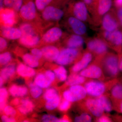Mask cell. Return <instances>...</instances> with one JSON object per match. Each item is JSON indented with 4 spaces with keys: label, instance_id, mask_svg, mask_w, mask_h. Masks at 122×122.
Wrapping results in <instances>:
<instances>
[{
    "label": "cell",
    "instance_id": "cell-1",
    "mask_svg": "<svg viewBox=\"0 0 122 122\" xmlns=\"http://www.w3.org/2000/svg\"><path fill=\"white\" fill-rule=\"evenodd\" d=\"M86 89L79 85L71 86L69 90L63 92V97L70 102H74L81 100L86 97Z\"/></svg>",
    "mask_w": 122,
    "mask_h": 122
},
{
    "label": "cell",
    "instance_id": "cell-2",
    "mask_svg": "<svg viewBox=\"0 0 122 122\" xmlns=\"http://www.w3.org/2000/svg\"><path fill=\"white\" fill-rule=\"evenodd\" d=\"M78 54V51L76 49L68 47L61 51L55 62L60 65H67L73 62Z\"/></svg>",
    "mask_w": 122,
    "mask_h": 122
},
{
    "label": "cell",
    "instance_id": "cell-3",
    "mask_svg": "<svg viewBox=\"0 0 122 122\" xmlns=\"http://www.w3.org/2000/svg\"><path fill=\"white\" fill-rule=\"evenodd\" d=\"M17 22L16 11L6 8L0 9V23L2 27H13Z\"/></svg>",
    "mask_w": 122,
    "mask_h": 122
},
{
    "label": "cell",
    "instance_id": "cell-4",
    "mask_svg": "<svg viewBox=\"0 0 122 122\" xmlns=\"http://www.w3.org/2000/svg\"><path fill=\"white\" fill-rule=\"evenodd\" d=\"M19 14L25 20L31 21L37 17V8L35 2L29 1L22 5L20 9Z\"/></svg>",
    "mask_w": 122,
    "mask_h": 122
},
{
    "label": "cell",
    "instance_id": "cell-5",
    "mask_svg": "<svg viewBox=\"0 0 122 122\" xmlns=\"http://www.w3.org/2000/svg\"><path fill=\"white\" fill-rule=\"evenodd\" d=\"M64 12L62 10L51 5L46 7L42 13V18L47 21L58 20L62 18Z\"/></svg>",
    "mask_w": 122,
    "mask_h": 122
},
{
    "label": "cell",
    "instance_id": "cell-6",
    "mask_svg": "<svg viewBox=\"0 0 122 122\" xmlns=\"http://www.w3.org/2000/svg\"><path fill=\"white\" fill-rule=\"evenodd\" d=\"M41 38L38 33L22 34L18 39L19 43L27 48L34 47L41 41Z\"/></svg>",
    "mask_w": 122,
    "mask_h": 122
},
{
    "label": "cell",
    "instance_id": "cell-7",
    "mask_svg": "<svg viewBox=\"0 0 122 122\" xmlns=\"http://www.w3.org/2000/svg\"><path fill=\"white\" fill-rule=\"evenodd\" d=\"M62 30L58 27L51 28L43 35L41 39L44 42L52 44L58 41L62 35Z\"/></svg>",
    "mask_w": 122,
    "mask_h": 122
},
{
    "label": "cell",
    "instance_id": "cell-8",
    "mask_svg": "<svg viewBox=\"0 0 122 122\" xmlns=\"http://www.w3.org/2000/svg\"><path fill=\"white\" fill-rule=\"evenodd\" d=\"M85 87L87 93L94 96H101L105 90V86L103 83L96 81L87 82L85 85Z\"/></svg>",
    "mask_w": 122,
    "mask_h": 122
},
{
    "label": "cell",
    "instance_id": "cell-9",
    "mask_svg": "<svg viewBox=\"0 0 122 122\" xmlns=\"http://www.w3.org/2000/svg\"><path fill=\"white\" fill-rule=\"evenodd\" d=\"M105 67L107 72L112 76L117 74L119 64L117 57L115 55H111L107 58L105 61Z\"/></svg>",
    "mask_w": 122,
    "mask_h": 122
},
{
    "label": "cell",
    "instance_id": "cell-10",
    "mask_svg": "<svg viewBox=\"0 0 122 122\" xmlns=\"http://www.w3.org/2000/svg\"><path fill=\"white\" fill-rule=\"evenodd\" d=\"M22 33L20 28L15 27H1V36L9 40H15L20 39Z\"/></svg>",
    "mask_w": 122,
    "mask_h": 122
},
{
    "label": "cell",
    "instance_id": "cell-11",
    "mask_svg": "<svg viewBox=\"0 0 122 122\" xmlns=\"http://www.w3.org/2000/svg\"><path fill=\"white\" fill-rule=\"evenodd\" d=\"M68 22L70 26L75 34L82 35L86 32V28L85 24L82 21L76 17H71L69 18Z\"/></svg>",
    "mask_w": 122,
    "mask_h": 122
},
{
    "label": "cell",
    "instance_id": "cell-12",
    "mask_svg": "<svg viewBox=\"0 0 122 122\" xmlns=\"http://www.w3.org/2000/svg\"><path fill=\"white\" fill-rule=\"evenodd\" d=\"M87 46L90 50L98 54L104 53L107 50L106 44L100 39L91 40L88 42Z\"/></svg>",
    "mask_w": 122,
    "mask_h": 122
},
{
    "label": "cell",
    "instance_id": "cell-13",
    "mask_svg": "<svg viewBox=\"0 0 122 122\" xmlns=\"http://www.w3.org/2000/svg\"><path fill=\"white\" fill-rule=\"evenodd\" d=\"M41 50L43 57L49 61H55L59 56L60 52L59 49L53 46H46Z\"/></svg>",
    "mask_w": 122,
    "mask_h": 122
},
{
    "label": "cell",
    "instance_id": "cell-14",
    "mask_svg": "<svg viewBox=\"0 0 122 122\" xmlns=\"http://www.w3.org/2000/svg\"><path fill=\"white\" fill-rule=\"evenodd\" d=\"M86 106L92 113L96 117L101 116L104 111L98 99H88L86 102Z\"/></svg>",
    "mask_w": 122,
    "mask_h": 122
},
{
    "label": "cell",
    "instance_id": "cell-15",
    "mask_svg": "<svg viewBox=\"0 0 122 122\" xmlns=\"http://www.w3.org/2000/svg\"><path fill=\"white\" fill-rule=\"evenodd\" d=\"M73 13L75 17L82 21L87 20V10L85 3L82 2L76 3L73 8Z\"/></svg>",
    "mask_w": 122,
    "mask_h": 122
},
{
    "label": "cell",
    "instance_id": "cell-16",
    "mask_svg": "<svg viewBox=\"0 0 122 122\" xmlns=\"http://www.w3.org/2000/svg\"><path fill=\"white\" fill-rule=\"evenodd\" d=\"M105 38L114 45L120 46L122 44V33L119 30L106 31L104 33Z\"/></svg>",
    "mask_w": 122,
    "mask_h": 122
},
{
    "label": "cell",
    "instance_id": "cell-17",
    "mask_svg": "<svg viewBox=\"0 0 122 122\" xmlns=\"http://www.w3.org/2000/svg\"><path fill=\"white\" fill-rule=\"evenodd\" d=\"M80 75L86 77L98 78L102 76V71L98 66L93 65L82 70Z\"/></svg>",
    "mask_w": 122,
    "mask_h": 122
},
{
    "label": "cell",
    "instance_id": "cell-18",
    "mask_svg": "<svg viewBox=\"0 0 122 122\" xmlns=\"http://www.w3.org/2000/svg\"><path fill=\"white\" fill-rule=\"evenodd\" d=\"M102 26L105 30L113 31L116 30L118 27V24L113 17L110 14H106L102 20Z\"/></svg>",
    "mask_w": 122,
    "mask_h": 122
},
{
    "label": "cell",
    "instance_id": "cell-19",
    "mask_svg": "<svg viewBox=\"0 0 122 122\" xmlns=\"http://www.w3.org/2000/svg\"><path fill=\"white\" fill-rule=\"evenodd\" d=\"M92 58V55L90 53L85 54L82 58L72 68L73 72H77L82 70L86 68L90 62Z\"/></svg>",
    "mask_w": 122,
    "mask_h": 122
},
{
    "label": "cell",
    "instance_id": "cell-20",
    "mask_svg": "<svg viewBox=\"0 0 122 122\" xmlns=\"http://www.w3.org/2000/svg\"><path fill=\"white\" fill-rule=\"evenodd\" d=\"M16 71L18 74L23 77H32L36 74L35 70L33 68L22 63L18 65Z\"/></svg>",
    "mask_w": 122,
    "mask_h": 122
},
{
    "label": "cell",
    "instance_id": "cell-21",
    "mask_svg": "<svg viewBox=\"0 0 122 122\" xmlns=\"http://www.w3.org/2000/svg\"><path fill=\"white\" fill-rule=\"evenodd\" d=\"M9 92L12 96L14 97H23L28 93V88L25 86L12 85L9 88Z\"/></svg>",
    "mask_w": 122,
    "mask_h": 122
},
{
    "label": "cell",
    "instance_id": "cell-22",
    "mask_svg": "<svg viewBox=\"0 0 122 122\" xmlns=\"http://www.w3.org/2000/svg\"><path fill=\"white\" fill-rule=\"evenodd\" d=\"M21 105L18 107V110L20 113L25 115L33 111L34 108L33 103L29 99H24L21 100Z\"/></svg>",
    "mask_w": 122,
    "mask_h": 122
},
{
    "label": "cell",
    "instance_id": "cell-23",
    "mask_svg": "<svg viewBox=\"0 0 122 122\" xmlns=\"http://www.w3.org/2000/svg\"><path fill=\"white\" fill-rule=\"evenodd\" d=\"M84 43V40L80 35L74 34L70 36L66 41L69 48H75L81 46Z\"/></svg>",
    "mask_w": 122,
    "mask_h": 122
},
{
    "label": "cell",
    "instance_id": "cell-24",
    "mask_svg": "<svg viewBox=\"0 0 122 122\" xmlns=\"http://www.w3.org/2000/svg\"><path fill=\"white\" fill-rule=\"evenodd\" d=\"M15 70L16 68L14 64H9L1 70L0 77L5 81H7L14 75Z\"/></svg>",
    "mask_w": 122,
    "mask_h": 122
},
{
    "label": "cell",
    "instance_id": "cell-25",
    "mask_svg": "<svg viewBox=\"0 0 122 122\" xmlns=\"http://www.w3.org/2000/svg\"><path fill=\"white\" fill-rule=\"evenodd\" d=\"M34 82L42 89L48 88L52 83L48 80L45 74L42 73L39 74L36 76L34 79Z\"/></svg>",
    "mask_w": 122,
    "mask_h": 122
},
{
    "label": "cell",
    "instance_id": "cell-26",
    "mask_svg": "<svg viewBox=\"0 0 122 122\" xmlns=\"http://www.w3.org/2000/svg\"><path fill=\"white\" fill-rule=\"evenodd\" d=\"M85 81V77L81 75L72 74L67 79L66 83L68 86L79 85L83 83Z\"/></svg>",
    "mask_w": 122,
    "mask_h": 122
},
{
    "label": "cell",
    "instance_id": "cell-27",
    "mask_svg": "<svg viewBox=\"0 0 122 122\" xmlns=\"http://www.w3.org/2000/svg\"><path fill=\"white\" fill-rule=\"evenodd\" d=\"M22 58L24 63L31 68H36L39 66V60L31 53L25 54L24 55Z\"/></svg>",
    "mask_w": 122,
    "mask_h": 122
},
{
    "label": "cell",
    "instance_id": "cell-28",
    "mask_svg": "<svg viewBox=\"0 0 122 122\" xmlns=\"http://www.w3.org/2000/svg\"><path fill=\"white\" fill-rule=\"evenodd\" d=\"M112 4V0H99L98 11L100 15H103L109 11Z\"/></svg>",
    "mask_w": 122,
    "mask_h": 122
},
{
    "label": "cell",
    "instance_id": "cell-29",
    "mask_svg": "<svg viewBox=\"0 0 122 122\" xmlns=\"http://www.w3.org/2000/svg\"><path fill=\"white\" fill-rule=\"evenodd\" d=\"M31 96L34 98H37L41 95L42 93V88L36 85L34 82H30L29 85Z\"/></svg>",
    "mask_w": 122,
    "mask_h": 122
},
{
    "label": "cell",
    "instance_id": "cell-30",
    "mask_svg": "<svg viewBox=\"0 0 122 122\" xmlns=\"http://www.w3.org/2000/svg\"><path fill=\"white\" fill-rule=\"evenodd\" d=\"M20 29L22 34L37 33L36 28L31 24L28 22H24L21 24L20 25Z\"/></svg>",
    "mask_w": 122,
    "mask_h": 122
},
{
    "label": "cell",
    "instance_id": "cell-31",
    "mask_svg": "<svg viewBox=\"0 0 122 122\" xmlns=\"http://www.w3.org/2000/svg\"><path fill=\"white\" fill-rule=\"evenodd\" d=\"M54 72L60 81H63L67 79V72L64 66H60L54 70Z\"/></svg>",
    "mask_w": 122,
    "mask_h": 122
},
{
    "label": "cell",
    "instance_id": "cell-32",
    "mask_svg": "<svg viewBox=\"0 0 122 122\" xmlns=\"http://www.w3.org/2000/svg\"><path fill=\"white\" fill-rule=\"evenodd\" d=\"M61 98L59 95L51 100H47L45 103L46 109L48 110H52L59 106Z\"/></svg>",
    "mask_w": 122,
    "mask_h": 122
},
{
    "label": "cell",
    "instance_id": "cell-33",
    "mask_svg": "<svg viewBox=\"0 0 122 122\" xmlns=\"http://www.w3.org/2000/svg\"><path fill=\"white\" fill-rule=\"evenodd\" d=\"M8 93L7 90L5 88H1L0 89V110H4L5 107L6 106V102Z\"/></svg>",
    "mask_w": 122,
    "mask_h": 122
},
{
    "label": "cell",
    "instance_id": "cell-34",
    "mask_svg": "<svg viewBox=\"0 0 122 122\" xmlns=\"http://www.w3.org/2000/svg\"><path fill=\"white\" fill-rule=\"evenodd\" d=\"M98 99L100 102L104 110L107 112L111 111L112 109L111 104L107 98L105 96H102L99 97Z\"/></svg>",
    "mask_w": 122,
    "mask_h": 122
},
{
    "label": "cell",
    "instance_id": "cell-35",
    "mask_svg": "<svg viewBox=\"0 0 122 122\" xmlns=\"http://www.w3.org/2000/svg\"><path fill=\"white\" fill-rule=\"evenodd\" d=\"M57 92L54 88H49L46 90L44 94V99L46 101L51 100L58 96Z\"/></svg>",
    "mask_w": 122,
    "mask_h": 122
},
{
    "label": "cell",
    "instance_id": "cell-36",
    "mask_svg": "<svg viewBox=\"0 0 122 122\" xmlns=\"http://www.w3.org/2000/svg\"><path fill=\"white\" fill-rule=\"evenodd\" d=\"M12 59V55L10 52H6L2 53L0 55L1 65H6L11 61Z\"/></svg>",
    "mask_w": 122,
    "mask_h": 122
},
{
    "label": "cell",
    "instance_id": "cell-37",
    "mask_svg": "<svg viewBox=\"0 0 122 122\" xmlns=\"http://www.w3.org/2000/svg\"><path fill=\"white\" fill-rule=\"evenodd\" d=\"M53 0H35V3L37 9L40 11H42Z\"/></svg>",
    "mask_w": 122,
    "mask_h": 122
},
{
    "label": "cell",
    "instance_id": "cell-38",
    "mask_svg": "<svg viewBox=\"0 0 122 122\" xmlns=\"http://www.w3.org/2000/svg\"><path fill=\"white\" fill-rule=\"evenodd\" d=\"M112 94L115 98L122 99V85H119L115 86L112 90Z\"/></svg>",
    "mask_w": 122,
    "mask_h": 122
},
{
    "label": "cell",
    "instance_id": "cell-39",
    "mask_svg": "<svg viewBox=\"0 0 122 122\" xmlns=\"http://www.w3.org/2000/svg\"><path fill=\"white\" fill-rule=\"evenodd\" d=\"M91 117L89 115L86 114H83L75 117L74 121L76 122H91Z\"/></svg>",
    "mask_w": 122,
    "mask_h": 122
},
{
    "label": "cell",
    "instance_id": "cell-40",
    "mask_svg": "<svg viewBox=\"0 0 122 122\" xmlns=\"http://www.w3.org/2000/svg\"><path fill=\"white\" fill-rule=\"evenodd\" d=\"M59 120L56 116L49 114L44 115L41 118L42 121L44 122H59Z\"/></svg>",
    "mask_w": 122,
    "mask_h": 122
},
{
    "label": "cell",
    "instance_id": "cell-41",
    "mask_svg": "<svg viewBox=\"0 0 122 122\" xmlns=\"http://www.w3.org/2000/svg\"><path fill=\"white\" fill-rule=\"evenodd\" d=\"M4 111L6 115L11 117H14L16 113L15 109L10 106H6L4 109Z\"/></svg>",
    "mask_w": 122,
    "mask_h": 122
},
{
    "label": "cell",
    "instance_id": "cell-42",
    "mask_svg": "<svg viewBox=\"0 0 122 122\" xmlns=\"http://www.w3.org/2000/svg\"><path fill=\"white\" fill-rule=\"evenodd\" d=\"M30 53L38 60L41 59L42 57H43V54L41 50L39 49L38 48H33L30 50Z\"/></svg>",
    "mask_w": 122,
    "mask_h": 122
},
{
    "label": "cell",
    "instance_id": "cell-43",
    "mask_svg": "<svg viewBox=\"0 0 122 122\" xmlns=\"http://www.w3.org/2000/svg\"><path fill=\"white\" fill-rule=\"evenodd\" d=\"M70 102L65 99L59 104V110L62 111H66L70 108Z\"/></svg>",
    "mask_w": 122,
    "mask_h": 122
},
{
    "label": "cell",
    "instance_id": "cell-44",
    "mask_svg": "<svg viewBox=\"0 0 122 122\" xmlns=\"http://www.w3.org/2000/svg\"><path fill=\"white\" fill-rule=\"evenodd\" d=\"M13 5V9L16 12H19L23 5V0H12Z\"/></svg>",
    "mask_w": 122,
    "mask_h": 122
},
{
    "label": "cell",
    "instance_id": "cell-45",
    "mask_svg": "<svg viewBox=\"0 0 122 122\" xmlns=\"http://www.w3.org/2000/svg\"><path fill=\"white\" fill-rule=\"evenodd\" d=\"M44 74L51 83L54 81L56 75L54 72L50 70H47L46 71Z\"/></svg>",
    "mask_w": 122,
    "mask_h": 122
},
{
    "label": "cell",
    "instance_id": "cell-46",
    "mask_svg": "<svg viewBox=\"0 0 122 122\" xmlns=\"http://www.w3.org/2000/svg\"><path fill=\"white\" fill-rule=\"evenodd\" d=\"M8 43L5 38L3 37H0V52H2L7 48Z\"/></svg>",
    "mask_w": 122,
    "mask_h": 122
},
{
    "label": "cell",
    "instance_id": "cell-47",
    "mask_svg": "<svg viewBox=\"0 0 122 122\" xmlns=\"http://www.w3.org/2000/svg\"><path fill=\"white\" fill-rule=\"evenodd\" d=\"M1 120L3 122H16V120L13 117L8 116L7 115H2L1 117Z\"/></svg>",
    "mask_w": 122,
    "mask_h": 122
},
{
    "label": "cell",
    "instance_id": "cell-48",
    "mask_svg": "<svg viewBox=\"0 0 122 122\" xmlns=\"http://www.w3.org/2000/svg\"><path fill=\"white\" fill-rule=\"evenodd\" d=\"M4 5L9 8L13 9V3L12 0H4Z\"/></svg>",
    "mask_w": 122,
    "mask_h": 122
},
{
    "label": "cell",
    "instance_id": "cell-49",
    "mask_svg": "<svg viewBox=\"0 0 122 122\" xmlns=\"http://www.w3.org/2000/svg\"><path fill=\"white\" fill-rule=\"evenodd\" d=\"M117 15L119 22L122 25V7L119 8L118 10Z\"/></svg>",
    "mask_w": 122,
    "mask_h": 122
},
{
    "label": "cell",
    "instance_id": "cell-50",
    "mask_svg": "<svg viewBox=\"0 0 122 122\" xmlns=\"http://www.w3.org/2000/svg\"><path fill=\"white\" fill-rule=\"evenodd\" d=\"M98 122H110V120L109 118L106 116H102L98 119Z\"/></svg>",
    "mask_w": 122,
    "mask_h": 122
},
{
    "label": "cell",
    "instance_id": "cell-51",
    "mask_svg": "<svg viewBox=\"0 0 122 122\" xmlns=\"http://www.w3.org/2000/svg\"><path fill=\"white\" fill-rule=\"evenodd\" d=\"M20 102V100L18 98H16L12 100V104L14 106H17L19 105Z\"/></svg>",
    "mask_w": 122,
    "mask_h": 122
},
{
    "label": "cell",
    "instance_id": "cell-52",
    "mask_svg": "<svg viewBox=\"0 0 122 122\" xmlns=\"http://www.w3.org/2000/svg\"><path fill=\"white\" fill-rule=\"evenodd\" d=\"M115 3L117 7L119 8L122 7V0H116Z\"/></svg>",
    "mask_w": 122,
    "mask_h": 122
},
{
    "label": "cell",
    "instance_id": "cell-53",
    "mask_svg": "<svg viewBox=\"0 0 122 122\" xmlns=\"http://www.w3.org/2000/svg\"><path fill=\"white\" fill-rule=\"evenodd\" d=\"M69 122V119L66 117H64L61 119H59V122Z\"/></svg>",
    "mask_w": 122,
    "mask_h": 122
},
{
    "label": "cell",
    "instance_id": "cell-54",
    "mask_svg": "<svg viewBox=\"0 0 122 122\" xmlns=\"http://www.w3.org/2000/svg\"><path fill=\"white\" fill-rule=\"evenodd\" d=\"M4 80L1 77H0V87H1L3 86V84L4 83Z\"/></svg>",
    "mask_w": 122,
    "mask_h": 122
},
{
    "label": "cell",
    "instance_id": "cell-55",
    "mask_svg": "<svg viewBox=\"0 0 122 122\" xmlns=\"http://www.w3.org/2000/svg\"><path fill=\"white\" fill-rule=\"evenodd\" d=\"M0 9L3 8V6L4 5V0H0Z\"/></svg>",
    "mask_w": 122,
    "mask_h": 122
},
{
    "label": "cell",
    "instance_id": "cell-56",
    "mask_svg": "<svg viewBox=\"0 0 122 122\" xmlns=\"http://www.w3.org/2000/svg\"><path fill=\"white\" fill-rule=\"evenodd\" d=\"M83 0L85 1V3L87 4H89L91 3L93 0Z\"/></svg>",
    "mask_w": 122,
    "mask_h": 122
},
{
    "label": "cell",
    "instance_id": "cell-57",
    "mask_svg": "<svg viewBox=\"0 0 122 122\" xmlns=\"http://www.w3.org/2000/svg\"><path fill=\"white\" fill-rule=\"evenodd\" d=\"M119 69L122 71V58L119 64Z\"/></svg>",
    "mask_w": 122,
    "mask_h": 122
},
{
    "label": "cell",
    "instance_id": "cell-58",
    "mask_svg": "<svg viewBox=\"0 0 122 122\" xmlns=\"http://www.w3.org/2000/svg\"><path fill=\"white\" fill-rule=\"evenodd\" d=\"M120 109H121V112H122V103H121V106H120Z\"/></svg>",
    "mask_w": 122,
    "mask_h": 122
}]
</instances>
